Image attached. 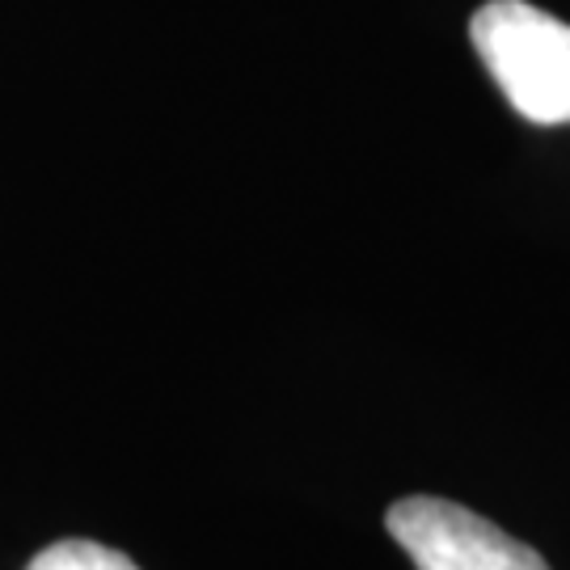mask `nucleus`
Segmentation results:
<instances>
[{
  "instance_id": "1",
  "label": "nucleus",
  "mask_w": 570,
  "mask_h": 570,
  "mask_svg": "<svg viewBox=\"0 0 570 570\" xmlns=\"http://www.w3.org/2000/svg\"><path fill=\"white\" fill-rule=\"evenodd\" d=\"M469 39L515 115L537 127L570 122V26L524 0H490Z\"/></svg>"
},
{
  "instance_id": "2",
  "label": "nucleus",
  "mask_w": 570,
  "mask_h": 570,
  "mask_svg": "<svg viewBox=\"0 0 570 570\" xmlns=\"http://www.w3.org/2000/svg\"><path fill=\"white\" fill-rule=\"evenodd\" d=\"M385 529L414 570H550L532 546L490 524L487 515L435 494L397 499Z\"/></svg>"
},
{
  "instance_id": "3",
  "label": "nucleus",
  "mask_w": 570,
  "mask_h": 570,
  "mask_svg": "<svg viewBox=\"0 0 570 570\" xmlns=\"http://www.w3.org/2000/svg\"><path fill=\"white\" fill-rule=\"evenodd\" d=\"M26 570H140L127 553L98 546V541H56Z\"/></svg>"
}]
</instances>
